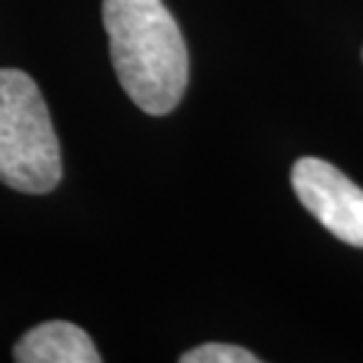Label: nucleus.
<instances>
[{
  "label": "nucleus",
  "mask_w": 363,
  "mask_h": 363,
  "mask_svg": "<svg viewBox=\"0 0 363 363\" xmlns=\"http://www.w3.org/2000/svg\"><path fill=\"white\" fill-rule=\"evenodd\" d=\"M19 363H99L90 335L76 323L48 321L35 325L14 345Z\"/></svg>",
  "instance_id": "4"
},
{
  "label": "nucleus",
  "mask_w": 363,
  "mask_h": 363,
  "mask_svg": "<svg viewBox=\"0 0 363 363\" xmlns=\"http://www.w3.org/2000/svg\"><path fill=\"white\" fill-rule=\"evenodd\" d=\"M101 17L123 90L144 113L165 116L189 83V52L163 0H104Z\"/></svg>",
  "instance_id": "1"
},
{
  "label": "nucleus",
  "mask_w": 363,
  "mask_h": 363,
  "mask_svg": "<svg viewBox=\"0 0 363 363\" xmlns=\"http://www.w3.org/2000/svg\"><path fill=\"white\" fill-rule=\"evenodd\" d=\"M60 179V140L38 85L19 69H0V182L48 194Z\"/></svg>",
  "instance_id": "2"
},
{
  "label": "nucleus",
  "mask_w": 363,
  "mask_h": 363,
  "mask_svg": "<svg viewBox=\"0 0 363 363\" xmlns=\"http://www.w3.org/2000/svg\"><path fill=\"white\" fill-rule=\"evenodd\" d=\"M182 363H257L259 359L255 354H250L243 347L236 345H222V342H210L196 350L182 354Z\"/></svg>",
  "instance_id": "5"
},
{
  "label": "nucleus",
  "mask_w": 363,
  "mask_h": 363,
  "mask_svg": "<svg viewBox=\"0 0 363 363\" xmlns=\"http://www.w3.org/2000/svg\"><path fill=\"white\" fill-rule=\"evenodd\" d=\"M290 182L297 199L333 236L363 248V189L321 158H300Z\"/></svg>",
  "instance_id": "3"
}]
</instances>
